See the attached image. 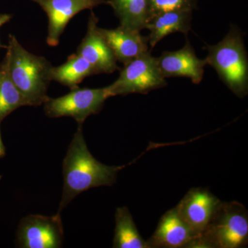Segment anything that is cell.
Wrapping results in <instances>:
<instances>
[{
    "mask_svg": "<svg viewBox=\"0 0 248 248\" xmlns=\"http://www.w3.org/2000/svg\"><path fill=\"white\" fill-rule=\"evenodd\" d=\"M5 59L10 78L27 106L38 107L47 100L52 65L45 58L26 50L14 35H9Z\"/></svg>",
    "mask_w": 248,
    "mask_h": 248,
    "instance_id": "cell-2",
    "label": "cell"
},
{
    "mask_svg": "<svg viewBox=\"0 0 248 248\" xmlns=\"http://www.w3.org/2000/svg\"><path fill=\"white\" fill-rule=\"evenodd\" d=\"M248 243L247 210L237 202H221L208 228L190 248H241Z\"/></svg>",
    "mask_w": 248,
    "mask_h": 248,
    "instance_id": "cell-4",
    "label": "cell"
},
{
    "mask_svg": "<svg viewBox=\"0 0 248 248\" xmlns=\"http://www.w3.org/2000/svg\"><path fill=\"white\" fill-rule=\"evenodd\" d=\"M207 64L216 70L220 79L239 97L248 93L247 52L240 31L232 28L229 33L217 45L207 46Z\"/></svg>",
    "mask_w": 248,
    "mask_h": 248,
    "instance_id": "cell-3",
    "label": "cell"
},
{
    "mask_svg": "<svg viewBox=\"0 0 248 248\" xmlns=\"http://www.w3.org/2000/svg\"><path fill=\"white\" fill-rule=\"evenodd\" d=\"M1 178H2V177H1V175H0V181H1Z\"/></svg>",
    "mask_w": 248,
    "mask_h": 248,
    "instance_id": "cell-22",
    "label": "cell"
},
{
    "mask_svg": "<svg viewBox=\"0 0 248 248\" xmlns=\"http://www.w3.org/2000/svg\"><path fill=\"white\" fill-rule=\"evenodd\" d=\"M123 166H110L98 161L90 153L78 126L63 161V186L58 213L81 192L99 186H110Z\"/></svg>",
    "mask_w": 248,
    "mask_h": 248,
    "instance_id": "cell-1",
    "label": "cell"
},
{
    "mask_svg": "<svg viewBox=\"0 0 248 248\" xmlns=\"http://www.w3.org/2000/svg\"><path fill=\"white\" fill-rule=\"evenodd\" d=\"M40 5L48 17V33L46 42L57 46L67 24L84 10H92L101 4H110L107 0H32Z\"/></svg>",
    "mask_w": 248,
    "mask_h": 248,
    "instance_id": "cell-9",
    "label": "cell"
},
{
    "mask_svg": "<svg viewBox=\"0 0 248 248\" xmlns=\"http://www.w3.org/2000/svg\"><path fill=\"white\" fill-rule=\"evenodd\" d=\"M97 23V17L91 13L87 32L78 46L77 54L89 62L96 74H110L119 69L117 61L110 46L99 32Z\"/></svg>",
    "mask_w": 248,
    "mask_h": 248,
    "instance_id": "cell-10",
    "label": "cell"
},
{
    "mask_svg": "<svg viewBox=\"0 0 248 248\" xmlns=\"http://www.w3.org/2000/svg\"><path fill=\"white\" fill-rule=\"evenodd\" d=\"M94 74L96 73L93 66L84 58L76 53L70 55L63 64L52 66L50 79L72 90L78 87V84L85 78Z\"/></svg>",
    "mask_w": 248,
    "mask_h": 248,
    "instance_id": "cell-16",
    "label": "cell"
},
{
    "mask_svg": "<svg viewBox=\"0 0 248 248\" xmlns=\"http://www.w3.org/2000/svg\"><path fill=\"white\" fill-rule=\"evenodd\" d=\"M99 31L115 55L117 61L124 64L148 51V37L141 31L123 27L115 29L99 28Z\"/></svg>",
    "mask_w": 248,
    "mask_h": 248,
    "instance_id": "cell-13",
    "label": "cell"
},
{
    "mask_svg": "<svg viewBox=\"0 0 248 248\" xmlns=\"http://www.w3.org/2000/svg\"><path fill=\"white\" fill-rule=\"evenodd\" d=\"M166 85V78L160 71L156 58L148 51L125 63L119 78L107 86V89L110 97H114L132 93L146 94Z\"/></svg>",
    "mask_w": 248,
    "mask_h": 248,
    "instance_id": "cell-5",
    "label": "cell"
},
{
    "mask_svg": "<svg viewBox=\"0 0 248 248\" xmlns=\"http://www.w3.org/2000/svg\"><path fill=\"white\" fill-rule=\"evenodd\" d=\"M121 27L141 31L151 19L149 0H109Z\"/></svg>",
    "mask_w": 248,
    "mask_h": 248,
    "instance_id": "cell-15",
    "label": "cell"
},
{
    "mask_svg": "<svg viewBox=\"0 0 248 248\" xmlns=\"http://www.w3.org/2000/svg\"><path fill=\"white\" fill-rule=\"evenodd\" d=\"M197 0H149L151 19L156 15L179 10L192 11Z\"/></svg>",
    "mask_w": 248,
    "mask_h": 248,
    "instance_id": "cell-19",
    "label": "cell"
},
{
    "mask_svg": "<svg viewBox=\"0 0 248 248\" xmlns=\"http://www.w3.org/2000/svg\"><path fill=\"white\" fill-rule=\"evenodd\" d=\"M1 123V122H0ZM5 148L4 143H3L2 140H1V132H0V158L4 157L5 156Z\"/></svg>",
    "mask_w": 248,
    "mask_h": 248,
    "instance_id": "cell-21",
    "label": "cell"
},
{
    "mask_svg": "<svg viewBox=\"0 0 248 248\" xmlns=\"http://www.w3.org/2000/svg\"><path fill=\"white\" fill-rule=\"evenodd\" d=\"M158 66L165 78L185 77L195 84H200L204 75L205 59L197 58L188 40L182 49L176 51H166L156 58Z\"/></svg>",
    "mask_w": 248,
    "mask_h": 248,
    "instance_id": "cell-11",
    "label": "cell"
},
{
    "mask_svg": "<svg viewBox=\"0 0 248 248\" xmlns=\"http://www.w3.org/2000/svg\"><path fill=\"white\" fill-rule=\"evenodd\" d=\"M197 237L175 207L161 217L156 231L147 243L149 248H190Z\"/></svg>",
    "mask_w": 248,
    "mask_h": 248,
    "instance_id": "cell-12",
    "label": "cell"
},
{
    "mask_svg": "<svg viewBox=\"0 0 248 248\" xmlns=\"http://www.w3.org/2000/svg\"><path fill=\"white\" fill-rule=\"evenodd\" d=\"M110 97L107 87L102 89H72L66 95L58 98L48 97L45 104L46 115L51 118L71 117L82 125L89 116L99 113L104 102Z\"/></svg>",
    "mask_w": 248,
    "mask_h": 248,
    "instance_id": "cell-6",
    "label": "cell"
},
{
    "mask_svg": "<svg viewBox=\"0 0 248 248\" xmlns=\"http://www.w3.org/2000/svg\"><path fill=\"white\" fill-rule=\"evenodd\" d=\"M25 106V99L10 78L4 58L0 63V122L16 109Z\"/></svg>",
    "mask_w": 248,
    "mask_h": 248,
    "instance_id": "cell-18",
    "label": "cell"
},
{
    "mask_svg": "<svg viewBox=\"0 0 248 248\" xmlns=\"http://www.w3.org/2000/svg\"><path fill=\"white\" fill-rule=\"evenodd\" d=\"M192 12L190 10H179L153 16L146 27L150 31L148 41L151 48L173 32H179L187 35L191 28Z\"/></svg>",
    "mask_w": 248,
    "mask_h": 248,
    "instance_id": "cell-14",
    "label": "cell"
},
{
    "mask_svg": "<svg viewBox=\"0 0 248 248\" xmlns=\"http://www.w3.org/2000/svg\"><path fill=\"white\" fill-rule=\"evenodd\" d=\"M114 248H149L148 243L141 237L133 217L126 207L117 208L115 213Z\"/></svg>",
    "mask_w": 248,
    "mask_h": 248,
    "instance_id": "cell-17",
    "label": "cell"
},
{
    "mask_svg": "<svg viewBox=\"0 0 248 248\" xmlns=\"http://www.w3.org/2000/svg\"><path fill=\"white\" fill-rule=\"evenodd\" d=\"M12 16L10 14H0V28L2 27L4 24H7L8 22H10ZM0 48H6L4 46L1 45L0 44Z\"/></svg>",
    "mask_w": 248,
    "mask_h": 248,
    "instance_id": "cell-20",
    "label": "cell"
},
{
    "mask_svg": "<svg viewBox=\"0 0 248 248\" xmlns=\"http://www.w3.org/2000/svg\"><path fill=\"white\" fill-rule=\"evenodd\" d=\"M221 203L208 189L195 187L187 192L176 208L186 224L200 236L208 228Z\"/></svg>",
    "mask_w": 248,
    "mask_h": 248,
    "instance_id": "cell-8",
    "label": "cell"
},
{
    "mask_svg": "<svg viewBox=\"0 0 248 248\" xmlns=\"http://www.w3.org/2000/svg\"><path fill=\"white\" fill-rule=\"evenodd\" d=\"M63 240L60 213L51 217L28 215L21 220L18 226L17 241L20 248H61Z\"/></svg>",
    "mask_w": 248,
    "mask_h": 248,
    "instance_id": "cell-7",
    "label": "cell"
}]
</instances>
